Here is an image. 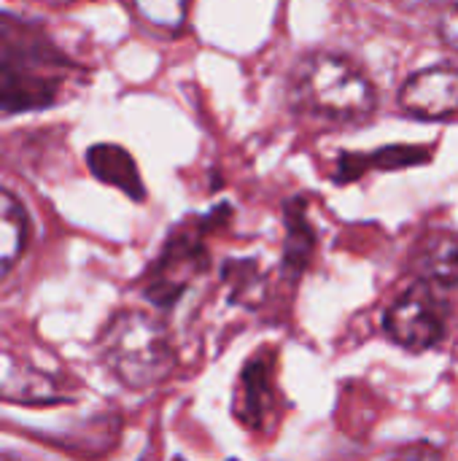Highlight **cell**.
<instances>
[{"label":"cell","instance_id":"6da1fadb","mask_svg":"<svg viewBox=\"0 0 458 461\" xmlns=\"http://www.w3.org/2000/svg\"><path fill=\"white\" fill-rule=\"evenodd\" d=\"M73 68L40 24L0 14V111L24 113L54 105Z\"/></svg>","mask_w":458,"mask_h":461},{"label":"cell","instance_id":"7a4b0ae2","mask_svg":"<svg viewBox=\"0 0 458 461\" xmlns=\"http://www.w3.org/2000/svg\"><path fill=\"white\" fill-rule=\"evenodd\" d=\"M100 365L130 392H148L165 384L178 367L170 327L159 313L116 311L97 335Z\"/></svg>","mask_w":458,"mask_h":461},{"label":"cell","instance_id":"3957f363","mask_svg":"<svg viewBox=\"0 0 458 461\" xmlns=\"http://www.w3.org/2000/svg\"><path fill=\"white\" fill-rule=\"evenodd\" d=\"M292 103L305 116L329 124H354L375 111L378 95L373 81L351 59L316 51L292 76Z\"/></svg>","mask_w":458,"mask_h":461},{"label":"cell","instance_id":"277c9868","mask_svg":"<svg viewBox=\"0 0 458 461\" xmlns=\"http://www.w3.org/2000/svg\"><path fill=\"white\" fill-rule=\"evenodd\" d=\"M219 211L208 216H192L170 230L159 254L140 278V294L151 308H157L159 313H170L192 289V284L208 270V238L219 227Z\"/></svg>","mask_w":458,"mask_h":461},{"label":"cell","instance_id":"5b68a950","mask_svg":"<svg viewBox=\"0 0 458 461\" xmlns=\"http://www.w3.org/2000/svg\"><path fill=\"white\" fill-rule=\"evenodd\" d=\"M383 335L408 354H427L445 343L451 332V305L440 289L413 281L386 308Z\"/></svg>","mask_w":458,"mask_h":461},{"label":"cell","instance_id":"8992f818","mask_svg":"<svg viewBox=\"0 0 458 461\" xmlns=\"http://www.w3.org/2000/svg\"><path fill=\"white\" fill-rule=\"evenodd\" d=\"M281 386H278V348L259 346L240 367L232 386V419L238 427L256 438H270L281 419Z\"/></svg>","mask_w":458,"mask_h":461},{"label":"cell","instance_id":"52a82bcc","mask_svg":"<svg viewBox=\"0 0 458 461\" xmlns=\"http://www.w3.org/2000/svg\"><path fill=\"white\" fill-rule=\"evenodd\" d=\"M400 108L416 119H448L458 113V68L432 65L413 73L400 89Z\"/></svg>","mask_w":458,"mask_h":461},{"label":"cell","instance_id":"ba28073f","mask_svg":"<svg viewBox=\"0 0 458 461\" xmlns=\"http://www.w3.org/2000/svg\"><path fill=\"white\" fill-rule=\"evenodd\" d=\"M410 270H413L416 281H424L440 292H456L458 232L454 230L427 232L410 254Z\"/></svg>","mask_w":458,"mask_h":461},{"label":"cell","instance_id":"9c48e42d","mask_svg":"<svg viewBox=\"0 0 458 461\" xmlns=\"http://www.w3.org/2000/svg\"><path fill=\"white\" fill-rule=\"evenodd\" d=\"M86 165L94 173V178H100L108 186L121 189L127 197H132V200L146 197L143 178H140L138 165L127 149H121L116 143H97L86 151Z\"/></svg>","mask_w":458,"mask_h":461},{"label":"cell","instance_id":"30bf717a","mask_svg":"<svg viewBox=\"0 0 458 461\" xmlns=\"http://www.w3.org/2000/svg\"><path fill=\"white\" fill-rule=\"evenodd\" d=\"M432 154L427 146H386L370 154H343L337 162V181H354L359 178L367 167L378 165L383 170H394V167H408V165H421L427 162Z\"/></svg>","mask_w":458,"mask_h":461},{"label":"cell","instance_id":"8fae6325","mask_svg":"<svg viewBox=\"0 0 458 461\" xmlns=\"http://www.w3.org/2000/svg\"><path fill=\"white\" fill-rule=\"evenodd\" d=\"M27 243V213L22 203L0 189V278L11 273Z\"/></svg>","mask_w":458,"mask_h":461},{"label":"cell","instance_id":"7c38bea8","mask_svg":"<svg viewBox=\"0 0 458 461\" xmlns=\"http://www.w3.org/2000/svg\"><path fill=\"white\" fill-rule=\"evenodd\" d=\"M316 254V232L310 227V221L305 219V213H294L289 208L286 213V238H283V262H281V270L289 281H297L310 259Z\"/></svg>","mask_w":458,"mask_h":461},{"label":"cell","instance_id":"4fadbf2b","mask_svg":"<svg viewBox=\"0 0 458 461\" xmlns=\"http://www.w3.org/2000/svg\"><path fill=\"white\" fill-rule=\"evenodd\" d=\"M130 5L143 24L159 32H178L189 11V0H130Z\"/></svg>","mask_w":458,"mask_h":461},{"label":"cell","instance_id":"5bb4252c","mask_svg":"<svg viewBox=\"0 0 458 461\" xmlns=\"http://www.w3.org/2000/svg\"><path fill=\"white\" fill-rule=\"evenodd\" d=\"M221 276H224V284L229 289V303L246 305V308L259 305L262 281H259V270L254 262H227Z\"/></svg>","mask_w":458,"mask_h":461},{"label":"cell","instance_id":"9a60e30c","mask_svg":"<svg viewBox=\"0 0 458 461\" xmlns=\"http://www.w3.org/2000/svg\"><path fill=\"white\" fill-rule=\"evenodd\" d=\"M389 461H445V459H443V451H440V448H435V446H432V443H427V440H418V443H408V446L397 448Z\"/></svg>","mask_w":458,"mask_h":461},{"label":"cell","instance_id":"2e32d148","mask_svg":"<svg viewBox=\"0 0 458 461\" xmlns=\"http://www.w3.org/2000/svg\"><path fill=\"white\" fill-rule=\"evenodd\" d=\"M437 35H440V41H443L448 49L458 51V3L448 5V8L440 14V19H437Z\"/></svg>","mask_w":458,"mask_h":461},{"label":"cell","instance_id":"e0dca14e","mask_svg":"<svg viewBox=\"0 0 458 461\" xmlns=\"http://www.w3.org/2000/svg\"><path fill=\"white\" fill-rule=\"evenodd\" d=\"M0 461H30V459H24V456H19V454H8V451H0Z\"/></svg>","mask_w":458,"mask_h":461},{"label":"cell","instance_id":"ac0fdd59","mask_svg":"<svg viewBox=\"0 0 458 461\" xmlns=\"http://www.w3.org/2000/svg\"><path fill=\"white\" fill-rule=\"evenodd\" d=\"M173 461H186V459H184V456H175V459H173ZM229 461H235V459H229Z\"/></svg>","mask_w":458,"mask_h":461}]
</instances>
